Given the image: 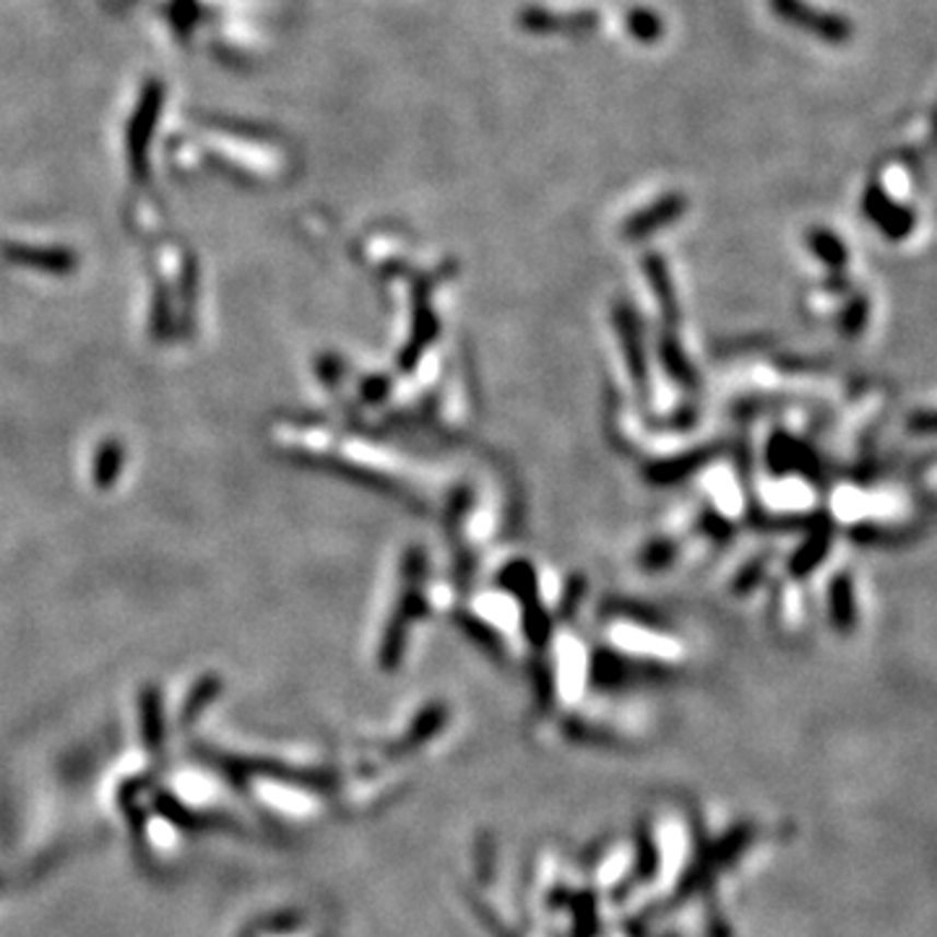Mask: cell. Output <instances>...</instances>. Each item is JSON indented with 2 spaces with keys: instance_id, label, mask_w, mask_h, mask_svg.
I'll return each mask as SVG.
<instances>
[{
  "instance_id": "1",
  "label": "cell",
  "mask_w": 937,
  "mask_h": 937,
  "mask_svg": "<svg viewBox=\"0 0 937 937\" xmlns=\"http://www.w3.org/2000/svg\"><path fill=\"white\" fill-rule=\"evenodd\" d=\"M771 9H774L776 16L784 19L786 24H795L799 30L818 34V37H823L825 43L839 45L852 34V26L846 24L844 19L831 16V13H823L818 9H810L805 0H771Z\"/></svg>"
},
{
  "instance_id": "2",
  "label": "cell",
  "mask_w": 937,
  "mask_h": 937,
  "mask_svg": "<svg viewBox=\"0 0 937 937\" xmlns=\"http://www.w3.org/2000/svg\"><path fill=\"white\" fill-rule=\"evenodd\" d=\"M518 24L526 32L535 34H550V32H567V34H581V32H594L599 26V13L597 11H571V13H555L547 9H526L518 13Z\"/></svg>"
},
{
  "instance_id": "3",
  "label": "cell",
  "mask_w": 937,
  "mask_h": 937,
  "mask_svg": "<svg viewBox=\"0 0 937 937\" xmlns=\"http://www.w3.org/2000/svg\"><path fill=\"white\" fill-rule=\"evenodd\" d=\"M865 207L872 222H878L888 237H895V241H899V237H906L909 232H912L914 216L901 207H893V203L888 201L886 196H880L878 190H870Z\"/></svg>"
},
{
  "instance_id": "4",
  "label": "cell",
  "mask_w": 937,
  "mask_h": 937,
  "mask_svg": "<svg viewBox=\"0 0 937 937\" xmlns=\"http://www.w3.org/2000/svg\"><path fill=\"white\" fill-rule=\"evenodd\" d=\"M831 614L839 631L850 633L857 625V599L850 576H839L831 586Z\"/></svg>"
},
{
  "instance_id": "5",
  "label": "cell",
  "mask_w": 937,
  "mask_h": 937,
  "mask_svg": "<svg viewBox=\"0 0 937 937\" xmlns=\"http://www.w3.org/2000/svg\"><path fill=\"white\" fill-rule=\"evenodd\" d=\"M682 207H686L682 196L672 194V196L661 198V201L656 203V207H652L648 211H643V214H639V216H633L631 224H628V232H631V235H646V232H652L656 227V224L669 222V219H675L682 211Z\"/></svg>"
},
{
  "instance_id": "6",
  "label": "cell",
  "mask_w": 937,
  "mask_h": 937,
  "mask_svg": "<svg viewBox=\"0 0 937 937\" xmlns=\"http://www.w3.org/2000/svg\"><path fill=\"white\" fill-rule=\"evenodd\" d=\"M120 469H122L120 443L115 441L102 443L97 450V461H94V482H97V488H109V484L118 480Z\"/></svg>"
},
{
  "instance_id": "7",
  "label": "cell",
  "mask_w": 937,
  "mask_h": 937,
  "mask_svg": "<svg viewBox=\"0 0 937 937\" xmlns=\"http://www.w3.org/2000/svg\"><path fill=\"white\" fill-rule=\"evenodd\" d=\"M625 24H628V32H631L633 37L643 45H652L661 37V34H665V24H661V19L648 9H633L628 13Z\"/></svg>"
},
{
  "instance_id": "8",
  "label": "cell",
  "mask_w": 937,
  "mask_h": 937,
  "mask_svg": "<svg viewBox=\"0 0 937 937\" xmlns=\"http://www.w3.org/2000/svg\"><path fill=\"white\" fill-rule=\"evenodd\" d=\"M810 243L816 245V253L820 258H823L825 263H831V266H844V261H846V253H844V245H841L836 237L833 235H825V232H816V235L810 237Z\"/></svg>"
},
{
  "instance_id": "9",
  "label": "cell",
  "mask_w": 937,
  "mask_h": 937,
  "mask_svg": "<svg viewBox=\"0 0 937 937\" xmlns=\"http://www.w3.org/2000/svg\"><path fill=\"white\" fill-rule=\"evenodd\" d=\"M219 693V680L216 677H203L201 682H198L196 686V690L194 693H190V698L186 701V716L190 719V716H196L198 711H201V706L207 701H211V698H214Z\"/></svg>"
},
{
  "instance_id": "10",
  "label": "cell",
  "mask_w": 937,
  "mask_h": 937,
  "mask_svg": "<svg viewBox=\"0 0 937 937\" xmlns=\"http://www.w3.org/2000/svg\"><path fill=\"white\" fill-rule=\"evenodd\" d=\"M906 430L914 435H937V409H920L909 414Z\"/></svg>"
},
{
  "instance_id": "11",
  "label": "cell",
  "mask_w": 937,
  "mask_h": 937,
  "mask_svg": "<svg viewBox=\"0 0 937 937\" xmlns=\"http://www.w3.org/2000/svg\"><path fill=\"white\" fill-rule=\"evenodd\" d=\"M865 324H867V303L865 300H857V303L846 311V331H850V337H857Z\"/></svg>"
}]
</instances>
